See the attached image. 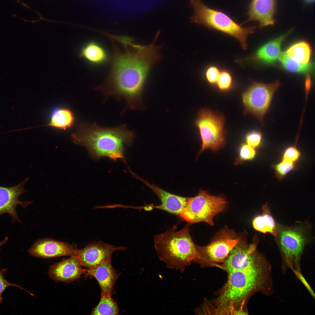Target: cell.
<instances>
[{
  "instance_id": "cell-22",
  "label": "cell",
  "mask_w": 315,
  "mask_h": 315,
  "mask_svg": "<svg viewBox=\"0 0 315 315\" xmlns=\"http://www.w3.org/2000/svg\"><path fill=\"white\" fill-rule=\"evenodd\" d=\"M74 117L71 110L66 108H57L52 113L50 120L46 125L36 127L49 126L65 130L74 124Z\"/></svg>"
},
{
  "instance_id": "cell-16",
  "label": "cell",
  "mask_w": 315,
  "mask_h": 315,
  "mask_svg": "<svg viewBox=\"0 0 315 315\" xmlns=\"http://www.w3.org/2000/svg\"><path fill=\"white\" fill-rule=\"evenodd\" d=\"M82 266L78 256H71L50 266L48 273L55 281L71 282L78 279L85 273V270Z\"/></svg>"
},
{
  "instance_id": "cell-11",
  "label": "cell",
  "mask_w": 315,
  "mask_h": 315,
  "mask_svg": "<svg viewBox=\"0 0 315 315\" xmlns=\"http://www.w3.org/2000/svg\"><path fill=\"white\" fill-rule=\"evenodd\" d=\"M280 85L278 81L271 84L253 83L242 94L245 112L257 117L263 124L273 95Z\"/></svg>"
},
{
  "instance_id": "cell-7",
  "label": "cell",
  "mask_w": 315,
  "mask_h": 315,
  "mask_svg": "<svg viewBox=\"0 0 315 315\" xmlns=\"http://www.w3.org/2000/svg\"><path fill=\"white\" fill-rule=\"evenodd\" d=\"M227 203L223 196L213 195L201 189L197 195L190 197L179 216L190 224L203 222L213 226L214 217L224 210Z\"/></svg>"
},
{
  "instance_id": "cell-9",
  "label": "cell",
  "mask_w": 315,
  "mask_h": 315,
  "mask_svg": "<svg viewBox=\"0 0 315 315\" xmlns=\"http://www.w3.org/2000/svg\"><path fill=\"white\" fill-rule=\"evenodd\" d=\"M225 121L223 115L208 109L199 112L195 124L199 129L202 144L198 155L207 149L216 151L224 146Z\"/></svg>"
},
{
  "instance_id": "cell-18",
  "label": "cell",
  "mask_w": 315,
  "mask_h": 315,
  "mask_svg": "<svg viewBox=\"0 0 315 315\" xmlns=\"http://www.w3.org/2000/svg\"><path fill=\"white\" fill-rule=\"evenodd\" d=\"M86 275L92 276L97 281L101 294L111 296L115 283L119 276L112 266L111 258L108 259L92 268L85 270Z\"/></svg>"
},
{
  "instance_id": "cell-28",
  "label": "cell",
  "mask_w": 315,
  "mask_h": 315,
  "mask_svg": "<svg viewBox=\"0 0 315 315\" xmlns=\"http://www.w3.org/2000/svg\"><path fill=\"white\" fill-rule=\"evenodd\" d=\"M232 82L230 74L226 71L224 70L220 71L216 83L220 89L226 90L230 88Z\"/></svg>"
},
{
  "instance_id": "cell-36",
  "label": "cell",
  "mask_w": 315,
  "mask_h": 315,
  "mask_svg": "<svg viewBox=\"0 0 315 315\" xmlns=\"http://www.w3.org/2000/svg\"><path fill=\"white\" fill-rule=\"evenodd\" d=\"M8 240V237H6L3 240L0 242V250L1 247L4 244H6Z\"/></svg>"
},
{
  "instance_id": "cell-21",
  "label": "cell",
  "mask_w": 315,
  "mask_h": 315,
  "mask_svg": "<svg viewBox=\"0 0 315 315\" xmlns=\"http://www.w3.org/2000/svg\"><path fill=\"white\" fill-rule=\"evenodd\" d=\"M262 213L253 219V226L256 231L263 234L270 233L274 237L276 234V222L270 212L267 204L262 207Z\"/></svg>"
},
{
  "instance_id": "cell-13",
  "label": "cell",
  "mask_w": 315,
  "mask_h": 315,
  "mask_svg": "<svg viewBox=\"0 0 315 315\" xmlns=\"http://www.w3.org/2000/svg\"><path fill=\"white\" fill-rule=\"evenodd\" d=\"M126 249L122 246H116L101 241H94L79 250L78 256L82 266L90 269L111 258L116 251Z\"/></svg>"
},
{
  "instance_id": "cell-30",
  "label": "cell",
  "mask_w": 315,
  "mask_h": 315,
  "mask_svg": "<svg viewBox=\"0 0 315 315\" xmlns=\"http://www.w3.org/2000/svg\"><path fill=\"white\" fill-rule=\"evenodd\" d=\"M7 270V268H4L0 270V303L2 302L3 300L2 297L3 293L9 287L14 286L26 291L20 286L9 282L5 279L4 275Z\"/></svg>"
},
{
  "instance_id": "cell-27",
  "label": "cell",
  "mask_w": 315,
  "mask_h": 315,
  "mask_svg": "<svg viewBox=\"0 0 315 315\" xmlns=\"http://www.w3.org/2000/svg\"><path fill=\"white\" fill-rule=\"evenodd\" d=\"M256 152L254 148L247 144H243L240 148L239 156L236 159V164L242 163L244 161L251 160L255 157Z\"/></svg>"
},
{
  "instance_id": "cell-6",
  "label": "cell",
  "mask_w": 315,
  "mask_h": 315,
  "mask_svg": "<svg viewBox=\"0 0 315 315\" xmlns=\"http://www.w3.org/2000/svg\"><path fill=\"white\" fill-rule=\"evenodd\" d=\"M190 6L194 11L190 18L191 22L230 35L239 41L243 49L247 48V38L254 32L256 27H242L224 13L207 6L202 0H190Z\"/></svg>"
},
{
  "instance_id": "cell-10",
  "label": "cell",
  "mask_w": 315,
  "mask_h": 315,
  "mask_svg": "<svg viewBox=\"0 0 315 315\" xmlns=\"http://www.w3.org/2000/svg\"><path fill=\"white\" fill-rule=\"evenodd\" d=\"M254 238L250 244L241 238L225 262L218 267L227 272L256 268L268 264L269 262L264 255L257 250L258 239L257 237Z\"/></svg>"
},
{
  "instance_id": "cell-14",
  "label": "cell",
  "mask_w": 315,
  "mask_h": 315,
  "mask_svg": "<svg viewBox=\"0 0 315 315\" xmlns=\"http://www.w3.org/2000/svg\"><path fill=\"white\" fill-rule=\"evenodd\" d=\"M29 179L27 178L17 185L10 187L0 186V216L5 213H8L10 216L12 221H15L23 223L18 216L16 208L20 205L24 209L32 202L22 201L18 198L22 194L27 192L24 186Z\"/></svg>"
},
{
  "instance_id": "cell-12",
  "label": "cell",
  "mask_w": 315,
  "mask_h": 315,
  "mask_svg": "<svg viewBox=\"0 0 315 315\" xmlns=\"http://www.w3.org/2000/svg\"><path fill=\"white\" fill-rule=\"evenodd\" d=\"M79 250L75 244H69L50 238L35 242L28 250L31 256L41 258H50L62 256H78Z\"/></svg>"
},
{
  "instance_id": "cell-15",
  "label": "cell",
  "mask_w": 315,
  "mask_h": 315,
  "mask_svg": "<svg viewBox=\"0 0 315 315\" xmlns=\"http://www.w3.org/2000/svg\"><path fill=\"white\" fill-rule=\"evenodd\" d=\"M136 178L140 180L149 188L157 195L161 202V204L159 205L138 207L140 209H144L148 210L153 208L158 209L179 216L189 199L190 197L180 196L169 193L154 184L149 183L147 180L138 176Z\"/></svg>"
},
{
  "instance_id": "cell-24",
  "label": "cell",
  "mask_w": 315,
  "mask_h": 315,
  "mask_svg": "<svg viewBox=\"0 0 315 315\" xmlns=\"http://www.w3.org/2000/svg\"><path fill=\"white\" fill-rule=\"evenodd\" d=\"M119 309L116 302L111 296L101 294L98 305L93 309L91 315H118Z\"/></svg>"
},
{
  "instance_id": "cell-33",
  "label": "cell",
  "mask_w": 315,
  "mask_h": 315,
  "mask_svg": "<svg viewBox=\"0 0 315 315\" xmlns=\"http://www.w3.org/2000/svg\"><path fill=\"white\" fill-rule=\"evenodd\" d=\"M292 271L294 272L296 277L301 281L304 286L307 289L311 295L314 298L315 293L314 291L305 279L304 277L301 273L300 271H297L295 270H293Z\"/></svg>"
},
{
  "instance_id": "cell-32",
  "label": "cell",
  "mask_w": 315,
  "mask_h": 315,
  "mask_svg": "<svg viewBox=\"0 0 315 315\" xmlns=\"http://www.w3.org/2000/svg\"><path fill=\"white\" fill-rule=\"evenodd\" d=\"M220 71L215 66H211L206 70V76L208 81L212 84L216 83Z\"/></svg>"
},
{
  "instance_id": "cell-1",
  "label": "cell",
  "mask_w": 315,
  "mask_h": 315,
  "mask_svg": "<svg viewBox=\"0 0 315 315\" xmlns=\"http://www.w3.org/2000/svg\"><path fill=\"white\" fill-rule=\"evenodd\" d=\"M153 43L144 46L136 43L133 38L108 33L113 55L109 74L102 84L94 88L101 91L104 102L111 96L118 101L124 99L128 109L141 108V96L146 81L153 65L162 57L161 46Z\"/></svg>"
},
{
  "instance_id": "cell-3",
  "label": "cell",
  "mask_w": 315,
  "mask_h": 315,
  "mask_svg": "<svg viewBox=\"0 0 315 315\" xmlns=\"http://www.w3.org/2000/svg\"><path fill=\"white\" fill-rule=\"evenodd\" d=\"M135 137L134 132L125 124L106 127L96 122L80 124L71 134L72 142L85 148L93 158L106 157L115 161L120 159L126 164L124 145H132Z\"/></svg>"
},
{
  "instance_id": "cell-35",
  "label": "cell",
  "mask_w": 315,
  "mask_h": 315,
  "mask_svg": "<svg viewBox=\"0 0 315 315\" xmlns=\"http://www.w3.org/2000/svg\"><path fill=\"white\" fill-rule=\"evenodd\" d=\"M304 3L306 5L312 4L314 3L315 0H302Z\"/></svg>"
},
{
  "instance_id": "cell-17",
  "label": "cell",
  "mask_w": 315,
  "mask_h": 315,
  "mask_svg": "<svg viewBox=\"0 0 315 315\" xmlns=\"http://www.w3.org/2000/svg\"><path fill=\"white\" fill-rule=\"evenodd\" d=\"M277 8L276 0H251L249 6L246 22L257 21L259 28L274 25Z\"/></svg>"
},
{
  "instance_id": "cell-5",
  "label": "cell",
  "mask_w": 315,
  "mask_h": 315,
  "mask_svg": "<svg viewBox=\"0 0 315 315\" xmlns=\"http://www.w3.org/2000/svg\"><path fill=\"white\" fill-rule=\"evenodd\" d=\"M312 225L308 220L298 221L292 226L276 222L274 240L285 266L301 271V257L304 248L312 239Z\"/></svg>"
},
{
  "instance_id": "cell-29",
  "label": "cell",
  "mask_w": 315,
  "mask_h": 315,
  "mask_svg": "<svg viewBox=\"0 0 315 315\" xmlns=\"http://www.w3.org/2000/svg\"><path fill=\"white\" fill-rule=\"evenodd\" d=\"M301 155L300 152L295 146H292L287 148L285 150L282 160L294 163L299 159Z\"/></svg>"
},
{
  "instance_id": "cell-20",
  "label": "cell",
  "mask_w": 315,
  "mask_h": 315,
  "mask_svg": "<svg viewBox=\"0 0 315 315\" xmlns=\"http://www.w3.org/2000/svg\"><path fill=\"white\" fill-rule=\"evenodd\" d=\"M291 31L261 47L257 51L256 58L268 63L275 62L279 59L281 53V46L282 43Z\"/></svg>"
},
{
  "instance_id": "cell-25",
  "label": "cell",
  "mask_w": 315,
  "mask_h": 315,
  "mask_svg": "<svg viewBox=\"0 0 315 315\" xmlns=\"http://www.w3.org/2000/svg\"><path fill=\"white\" fill-rule=\"evenodd\" d=\"M279 59L284 67L291 72L307 73L312 70L313 68L312 63H300L290 58L285 52H281Z\"/></svg>"
},
{
  "instance_id": "cell-34",
  "label": "cell",
  "mask_w": 315,
  "mask_h": 315,
  "mask_svg": "<svg viewBox=\"0 0 315 315\" xmlns=\"http://www.w3.org/2000/svg\"><path fill=\"white\" fill-rule=\"evenodd\" d=\"M310 88V82L309 79L306 80L305 83V94L307 97L308 95Z\"/></svg>"
},
{
  "instance_id": "cell-2",
  "label": "cell",
  "mask_w": 315,
  "mask_h": 315,
  "mask_svg": "<svg viewBox=\"0 0 315 315\" xmlns=\"http://www.w3.org/2000/svg\"><path fill=\"white\" fill-rule=\"evenodd\" d=\"M227 281L219 292L213 308L222 314H247L245 305L258 292L271 294L272 284L270 270L263 268L232 270L226 272Z\"/></svg>"
},
{
  "instance_id": "cell-23",
  "label": "cell",
  "mask_w": 315,
  "mask_h": 315,
  "mask_svg": "<svg viewBox=\"0 0 315 315\" xmlns=\"http://www.w3.org/2000/svg\"><path fill=\"white\" fill-rule=\"evenodd\" d=\"M290 58L302 64L309 62L311 54L309 45L304 41L292 45L285 52Z\"/></svg>"
},
{
  "instance_id": "cell-26",
  "label": "cell",
  "mask_w": 315,
  "mask_h": 315,
  "mask_svg": "<svg viewBox=\"0 0 315 315\" xmlns=\"http://www.w3.org/2000/svg\"><path fill=\"white\" fill-rule=\"evenodd\" d=\"M271 167L275 171L276 177L281 181L289 172L294 169L295 166L294 162L282 160L279 163L272 165Z\"/></svg>"
},
{
  "instance_id": "cell-8",
  "label": "cell",
  "mask_w": 315,
  "mask_h": 315,
  "mask_svg": "<svg viewBox=\"0 0 315 315\" xmlns=\"http://www.w3.org/2000/svg\"><path fill=\"white\" fill-rule=\"evenodd\" d=\"M241 239L234 231L225 227L216 234L207 245H196L200 258L194 262L202 267H218L225 262Z\"/></svg>"
},
{
  "instance_id": "cell-19",
  "label": "cell",
  "mask_w": 315,
  "mask_h": 315,
  "mask_svg": "<svg viewBox=\"0 0 315 315\" xmlns=\"http://www.w3.org/2000/svg\"><path fill=\"white\" fill-rule=\"evenodd\" d=\"M80 56L94 65L103 64L109 59L108 54L104 48L94 41L88 42L82 48Z\"/></svg>"
},
{
  "instance_id": "cell-4",
  "label": "cell",
  "mask_w": 315,
  "mask_h": 315,
  "mask_svg": "<svg viewBox=\"0 0 315 315\" xmlns=\"http://www.w3.org/2000/svg\"><path fill=\"white\" fill-rule=\"evenodd\" d=\"M188 224L179 230L175 226L155 236L154 246L160 259L167 267L183 272L200 256Z\"/></svg>"
},
{
  "instance_id": "cell-31",
  "label": "cell",
  "mask_w": 315,
  "mask_h": 315,
  "mask_svg": "<svg viewBox=\"0 0 315 315\" xmlns=\"http://www.w3.org/2000/svg\"><path fill=\"white\" fill-rule=\"evenodd\" d=\"M262 137V135L259 132L253 131L246 135V141L247 144L255 148L259 145Z\"/></svg>"
}]
</instances>
